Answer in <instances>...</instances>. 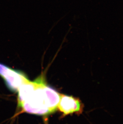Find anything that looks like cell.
Listing matches in <instances>:
<instances>
[{
	"label": "cell",
	"instance_id": "4",
	"mask_svg": "<svg viewBox=\"0 0 123 124\" xmlns=\"http://www.w3.org/2000/svg\"><path fill=\"white\" fill-rule=\"evenodd\" d=\"M38 82V79L34 81H30L28 80L19 88L17 92L18 105L19 108L23 102L34 91L37 86Z\"/></svg>",
	"mask_w": 123,
	"mask_h": 124
},
{
	"label": "cell",
	"instance_id": "3",
	"mask_svg": "<svg viewBox=\"0 0 123 124\" xmlns=\"http://www.w3.org/2000/svg\"><path fill=\"white\" fill-rule=\"evenodd\" d=\"M84 108V104L79 98L61 94L58 109L64 116L74 113L80 115Z\"/></svg>",
	"mask_w": 123,
	"mask_h": 124
},
{
	"label": "cell",
	"instance_id": "1",
	"mask_svg": "<svg viewBox=\"0 0 123 124\" xmlns=\"http://www.w3.org/2000/svg\"><path fill=\"white\" fill-rule=\"evenodd\" d=\"M38 81L35 90L20 107L21 112L38 115L55 112L58 109L61 94L48 86L42 76Z\"/></svg>",
	"mask_w": 123,
	"mask_h": 124
},
{
	"label": "cell",
	"instance_id": "2",
	"mask_svg": "<svg viewBox=\"0 0 123 124\" xmlns=\"http://www.w3.org/2000/svg\"><path fill=\"white\" fill-rule=\"evenodd\" d=\"M0 76L7 87L14 92H17L21 85L28 80L23 73L1 63H0Z\"/></svg>",
	"mask_w": 123,
	"mask_h": 124
}]
</instances>
